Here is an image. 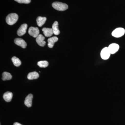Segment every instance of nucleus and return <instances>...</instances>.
Listing matches in <instances>:
<instances>
[{"mask_svg": "<svg viewBox=\"0 0 125 125\" xmlns=\"http://www.w3.org/2000/svg\"><path fill=\"white\" fill-rule=\"evenodd\" d=\"M19 16L16 13H12L9 14L6 18V23L9 25H13L15 24L18 21Z\"/></svg>", "mask_w": 125, "mask_h": 125, "instance_id": "obj_1", "label": "nucleus"}, {"mask_svg": "<svg viewBox=\"0 0 125 125\" xmlns=\"http://www.w3.org/2000/svg\"><path fill=\"white\" fill-rule=\"evenodd\" d=\"M52 7L58 11H63L67 10L68 5L66 4L60 2H55L52 4Z\"/></svg>", "mask_w": 125, "mask_h": 125, "instance_id": "obj_2", "label": "nucleus"}, {"mask_svg": "<svg viewBox=\"0 0 125 125\" xmlns=\"http://www.w3.org/2000/svg\"><path fill=\"white\" fill-rule=\"evenodd\" d=\"M125 29L123 28H118L114 30L112 32L113 36L115 38H120L122 37L125 34Z\"/></svg>", "mask_w": 125, "mask_h": 125, "instance_id": "obj_3", "label": "nucleus"}, {"mask_svg": "<svg viewBox=\"0 0 125 125\" xmlns=\"http://www.w3.org/2000/svg\"><path fill=\"white\" fill-rule=\"evenodd\" d=\"M108 47H105L102 50L101 52V58L103 60H107L109 59L111 55Z\"/></svg>", "mask_w": 125, "mask_h": 125, "instance_id": "obj_4", "label": "nucleus"}, {"mask_svg": "<svg viewBox=\"0 0 125 125\" xmlns=\"http://www.w3.org/2000/svg\"><path fill=\"white\" fill-rule=\"evenodd\" d=\"M29 34L34 38H37L39 35V29L37 27H30L28 31Z\"/></svg>", "mask_w": 125, "mask_h": 125, "instance_id": "obj_5", "label": "nucleus"}, {"mask_svg": "<svg viewBox=\"0 0 125 125\" xmlns=\"http://www.w3.org/2000/svg\"><path fill=\"white\" fill-rule=\"evenodd\" d=\"M119 45L115 43H112L108 47V49L111 54L116 53L119 50Z\"/></svg>", "mask_w": 125, "mask_h": 125, "instance_id": "obj_6", "label": "nucleus"}, {"mask_svg": "<svg viewBox=\"0 0 125 125\" xmlns=\"http://www.w3.org/2000/svg\"><path fill=\"white\" fill-rule=\"evenodd\" d=\"M28 25L26 24H22L17 31V34L18 36H22L26 33Z\"/></svg>", "mask_w": 125, "mask_h": 125, "instance_id": "obj_7", "label": "nucleus"}, {"mask_svg": "<svg viewBox=\"0 0 125 125\" xmlns=\"http://www.w3.org/2000/svg\"><path fill=\"white\" fill-rule=\"evenodd\" d=\"M45 38L42 34H39L36 39V41L37 43L40 46L44 47L46 45V42L44 41Z\"/></svg>", "mask_w": 125, "mask_h": 125, "instance_id": "obj_8", "label": "nucleus"}, {"mask_svg": "<svg viewBox=\"0 0 125 125\" xmlns=\"http://www.w3.org/2000/svg\"><path fill=\"white\" fill-rule=\"evenodd\" d=\"M14 43L16 45L21 47L23 48H25L27 46V44L25 41L22 39L17 38L14 40Z\"/></svg>", "mask_w": 125, "mask_h": 125, "instance_id": "obj_9", "label": "nucleus"}, {"mask_svg": "<svg viewBox=\"0 0 125 125\" xmlns=\"http://www.w3.org/2000/svg\"><path fill=\"white\" fill-rule=\"evenodd\" d=\"M33 95L32 94H29L26 97L24 101L25 105L28 107H31L32 105V100Z\"/></svg>", "mask_w": 125, "mask_h": 125, "instance_id": "obj_10", "label": "nucleus"}, {"mask_svg": "<svg viewBox=\"0 0 125 125\" xmlns=\"http://www.w3.org/2000/svg\"><path fill=\"white\" fill-rule=\"evenodd\" d=\"M58 40V38L56 37H53L48 39V47L50 48H52L54 46L55 43L57 42Z\"/></svg>", "mask_w": 125, "mask_h": 125, "instance_id": "obj_11", "label": "nucleus"}, {"mask_svg": "<svg viewBox=\"0 0 125 125\" xmlns=\"http://www.w3.org/2000/svg\"><path fill=\"white\" fill-rule=\"evenodd\" d=\"M3 98L6 102H9L11 101L13 97V94L10 92H6L3 95Z\"/></svg>", "mask_w": 125, "mask_h": 125, "instance_id": "obj_12", "label": "nucleus"}, {"mask_svg": "<svg viewBox=\"0 0 125 125\" xmlns=\"http://www.w3.org/2000/svg\"><path fill=\"white\" fill-rule=\"evenodd\" d=\"M42 31L45 36L46 37H51L54 33L52 28H44L42 29Z\"/></svg>", "mask_w": 125, "mask_h": 125, "instance_id": "obj_13", "label": "nucleus"}, {"mask_svg": "<svg viewBox=\"0 0 125 125\" xmlns=\"http://www.w3.org/2000/svg\"><path fill=\"white\" fill-rule=\"evenodd\" d=\"M47 18L46 17L39 16L37 19V24L39 27H41L45 23Z\"/></svg>", "mask_w": 125, "mask_h": 125, "instance_id": "obj_14", "label": "nucleus"}, {"mask_svg": "<svg viewBox=\"0 0 125 125\" xmlns=\"http://www.w3.org/2000/svg\"><path fill=\"white\" fill-rule=\"evenodd\" d=\"M58 22L55 21L52 25V29L53 33L56 35H58L60 34V31L58 29Z\"/></svg>", "mask_w": 125, "mask_h": 125, "instance_id": "obj_15", "label": "nucleus"}, {"mask_svg": "<svg viewBox=\"0 0 125 125\" xmlns=\"http://www.w3.org/2000/svg\"><path fill=\"white\" fill-rule=\"evenodd\" d=\"M39 77V74L38 73L35 71L29 73L27 76L28 79L30 80L36 79H37Z\"/></svg>", "mask_w": 125, "mask_h": 125, "instance_id": "obj_16", "label": "nucleus"}, {"mask_svg": "<svg viewBox=\"0 0 125 125\" xmlns=\"http://www.w3.org/2000/svg\"><path fill=\"white\" fill-rule=\"evenodd\" d=\"M12 78L11 74L9 72H5L2 74V80L4 81L10 80Z\"/></svg>", "mask_w": 125, "mask_h": 125, "instance_id": "obj_17", "label": "nucleus"}, {"mask_svg": "<svg viewBox=\"0 0 125 125\" xmlns=\"http://www.w3.org/2000/svg\"><path fill=\"white\" fill-rule=\"evenodd\" d=\"M11 60L14 65L16 67H19L21 64V61L19 58L14 56L11 58Z\"/></svg>", "mask_w": 125, "mask_h": 125, "instance_id": "obj_18", "label": "nucleus"}, {"mask_svg": "<svg viewBox=\"0 0 125 125\" xmlns=\"http://www.w3.org/2000/svg\"><path fill=\"white\" fill-rule=\"evenodd\" d=\"M37 64L40 67L45 68L48 66L49 63L47 61H40L38 62Z\"/></svg>", "mask_w": 125, "mask_h": 125, "instance_id": "obj_19", "label": "nucleus"}, {"mask_svg": "<svg viewBox=\"0 0 125 125\" xmlns=\"http://www.w3.org/2000/svg\"><path fill=\"white\" fill-rule=\"evenodd\" d=\"M15 1L21 4H29L31 2V0H14Z\"/></svg>", "mask_w": 125, "mask_h": 125, "instance_id": "obj_20", "label": "nucleus"}, {"mask_svg": "<svg viewBox=\"0 0 125 125\" xmlns=\"http://www.w3.org/2000/svg\"><path fill=\"white\" fill-rule=\"evenodd\" d=\"M13 125H21V124H20V123H18V122H15V123H14Z\"/></svg>", "mask_w": 125, "mask_h": 125, "instance_id": "obj_21", "label": "nucleus"}]
</instances>
